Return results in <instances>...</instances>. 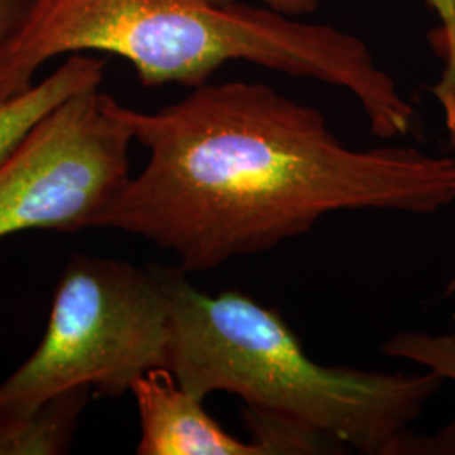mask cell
<instances>
[{"label": "cell", "instance_id": "obj_10", "mask_svg": "<svg viewBox=\"0 0 455 455\" xmlns=\"http://www.w3.org/2000/svg\"><path fill=\"white\" fill-rule=\"evenodd\" d=\"M427 4L439 17L430 41L443 61V73L440 82L432 86V93L442 107L445 127L455 142V0H427Z\"/></svg>", "mask_w": 455, "mask_h": 455}, {"label": "cell", "instance_id": "obj_5", "mask_svg": "<svg viewBox=\"0 0 455 455\" xmlns=\"http://www.w3.org/2000/svg\"><path fill=\"white\" fill-rule=\"evenodd\" d=\"M120 103L98 88L65 100L0 163V240L28 229L76 233L131 180Z\"/></svg>", "mask_w": 455, "mask_h": 455}, {"label": "cell", "instance_id": "obj_2", "mask_svg": "<svg viewBox=\"0 0 455 455\" xmlns=\"http://www.w3.org/2000/svg\"><path fill=\"white\" fill-rule=\"evenodd\" d=\"M164 275L171 297L165 370L203 400L216 391L238 396L251 440L267 455L407 452L408 428L439 393L440 374L321 364L275 309L235 291L201 292L180 267H164Z\"/></svg>", "mask_w": 455, "mask_h": 455}, {"label": "cell", "instance_id": "obj_12", "mask_svg": "<svg viewBox=\"0 0 455 455\" xmlns=\"http://www.w3.org/2000/svg\"><path fill=\"white\" fill-rule=\"evenodd\" d=\"M29 0H0V48L16 29Z\"/></svg>", "mask_w": 455, "mask_h": 455}, {"label": "cell", "instance_id": "obj_13", "mask_svg": "<svg viewBox=\"0 0 455 455\" xmlns=\"http://www.w3.org/2000/svg\"><path fill=\"white\" fill-rule=\"evenodd\" d=\"M445 292L449 293V295H455V275L452 276V280L447 283Z\"/></svg>", "mask_w": 455, "mask_h": 455}, {"label": "cell", "instance_id": "obj_4", "mask_svg": "<svg viewBox=\"0 0 455 455\" xmlns=\"http://www.w3.org/2000/svg\"><path fill=\"white\" fill-rule=\"evenodd\" d=\"M171 297L164 267L75 255L58 282L44 338L0 383V422L86 385L118 398L167 368Z\"/></svg>", "mask_w": 455, "mask_h": 455}, {"label": "cell", "instance_id": "obj_6", "mask_svg": "<svg viewBox=\"0 0 455 455\" xmlns=\"http://www.w3.org/2000/svg\"><path fill=\"white\" fill-rule=\"evenodd\" d=\"M131 393L140 419L139 455H267L255 440L228 434L204 400L182 388L165 368L140 376Z\"/></svg>", "mask_w": 455, "mask_h": 455}, {"label": "cell", "instance_id": "obj_9", "mask_svg": "<svg viewBox=\"0 0 455 455\" xmlns=\"http://www.w3.org/2000/svg\"><path fill=\"white\" fill-rule=\"evenodd\" d=\"M381 351L390 358L405 359L443 379L455 381V336L403 331L381 344Z\"/></svg>", "mask_w": 455, "mask_h": 455}, {"label": "cell", "instance_id": "obj_11", "mask_svg": "<svg viewBox=\"0 0 455 455\" xmlns=\"http://www.w3.org/2000/svg\"><path fill=\"white\" fill-rule=\"evenodd\" d=\"M220 5H229L236 0H212ZM263 5L274 9L276 12H282L285 16L302 17L309 16L317 11L319 0H261Z\"/></svg>", "mask_w": 455, "mask_h": 455}, {"label": "cell", "instance_id": "obj_8", "mask_svg": "<svg viewBox=\"0 0 455 455\" xmlns=\"http://www.w3.org/2000/svg\"><path fill=\"white\" fill-rule=\"evenodd\" d=\"M90 395V387H75L51 396L20 417L0 422V455L69 452Z\"/></svg>", "mask_w": 455, "mask_h": 455}, {"label": "cell", "instance_id": "obj_1", "mask_svg": "<svg viewBox=\"0 0 455 455\" xmlns=\"http://www.w3.org/2000/svg\"><path fill=\"white\" fill-rule=\"evenodd\" d=\"M118 110L148 159L90 228L140 236L186 274L274 250L332 212L455 203L454 157L351 148L317 108L265 83L208 82L157 112Z\"/></svg>", "mask_w": 455, "mask_h": 455}, {"label": "cell", "instance_id": "obj_3", "mask_svg": "<svg viewBox=\"0 0 455 455\" xmlns=\"http://www.w3.org/2000/svg\"><path fill=\"white\" fill-rule=\"evenodd\" d=\"M92 51L127 60L148 88H196L228 61L312 78L329 36L323 24L238 2L29 0L0 48V101L29 90L49 60Z\"/></svg>", "mask_w": 455, "mask_h": 455}, {"label": "cell", "instance_id": "obj_7", "mask_svg": "<svg viewBox=\"0 0 455 455\" xmlns=\"http://www.w3.org/2000/svg\"><path fill=\"white\" fill-rule=\"evenodd\" d=\"M105 61L86 54H71L65 65L43 82L16 97L0 101V163L16 148L34 125L80 92L98 88Z\"/></svg>", "mask_w": 455, "mask_h": 455}, {"label": "cell", "instance_id": "obj_14", "mask_svg": "<svg viewBox=\"0 0 455 455\" xmlns=\"http://www.w3.org/2000/svg\"><path fill=\"white\" fill-rule=\"evenodd\" d=\"M451 323H452V334L455 336V309L452 312V315H451Z\"/></svg>", "mask_w": 455, "mask_h": 455}]
</instances>
